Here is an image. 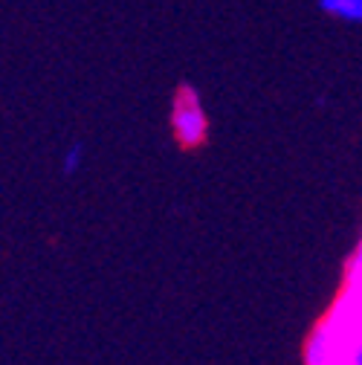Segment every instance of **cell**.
<instances>
[{"label": "cell", "instance_id": "1", "mask_svg": "<svg viewBox=\"0 0 362 365\" xmlns=\"http://www.w3.org/2000/svg\"><path fill=\"white\" fill-rule=\"evenodd\" d=\"M171 130L180 148H200L209 140V116L192 81H180L171 99Z\"/></svg>", "mask_w": 362, "mask_h": 365}, {"label": "cell", "instance_id": "2", "mask_svg": "<svg viewBox=\"0 0 362 365\" xmlns=\"http://www.w3.org/2000/svg\"><path fill=\"white\" fill-rule=\"evenodd\" d=\"M316 6H319L322 15H328L333 21L362 26V0H319Z\"/></svg>", "mask_w": 362, "mask_h": 365}, {"label": "cell", "instance_id": "3", "mask_svg": "<svg viewBox=\"0 0 362 365\" xmlns=\"http://www.w3.org/2000/svg\"><path fill=\"white\" fill-rule=\"evenodd\" d=\"M81 163H84V143H73V145H67V148H64V157H61V174H64V177L78 174Z\"/></svg>", "mask_w": 362, "mask_h": 365}, {"label": "cell", "instance_id": "4", "mask_svg": "<svg viewBox=\"0 0 362 365\" xmlns=\"http://www.w3.org/2000/svg\"><path fill=\"white\" fill-rule=\"evenodd\" d=\"M351 365H362V339L356 342V348H353V354H351Z\"/></svg>", "mask_w": 362, "mask_h": 365}]
</instances>
